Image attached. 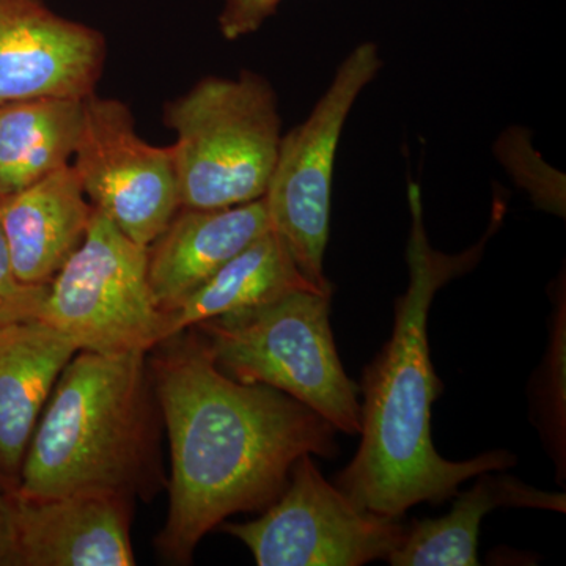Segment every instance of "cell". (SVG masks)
I'll return each instance as SVG.
<instances>
[{
  "mask_svg": "<svg viewBox=\"0 0 566 566\" xmlns=\"http://www.w3.org/2000/svg\"><path fill=\"white\" fill-rule=\"evenodd\" d=\"M74 172L85 197L134 243L148 248L180 210L174 147H155L136 132L120 99H84Z\"/></svg>",
  "mask_w": 566,
  "mask_h": 566,
  "instance_id": "9",
  "label": "cell"
},
{
  "mask_svg": "<svg viewBox=\"0 0 566 566\" xmlns=\"http://www.w3.org/2000/svg\"><path fill=\"white\" fill-rule=\"evenodd\" d=\"M133 501L106 493L18 494L20 566H133Z\"/></svg>",
  "mask_w": 566,
  "mask_h": 566,
  "instance_id": "11",
  "label": "cell"
},
{
  "mask_svg": "<svg viewBox=\"0 0 566 566\" xmlns=\"http://www.w3.org/2000/svg\"><path fill=\"white\" fill-rule=\"evenodd\" d=\"M144 352H77L32 436L18 494L106 493L151 501L164 488L161 409Z\"/></svg>",
  "mask_w": 566,
  "mask_h": 566,
  "instance_id": "3",
  "label": "cell"
},
{
  "mask_svg": "<svg viewBox=\"0 0 566 566\" xmlns=\"http://www.w3.org/2000/svg\"><path fill=\"white\" fill-rule=\"evenodd\" d=\"M281 3L282 0H223L219 31L229 41L251 35L274 17Z\"/></svg>",
  "mask_w": 566,
  "mask_h": 566,
  "instance_id": "21",
  "label": "cell"
},
{
  "mask_svg": "<svg viewBox=\"0 0 566 566\" xmlns=\"http://www.w3.org/2000/svg\"><path fill=\"white\" fill-rule=\"evenodd\" d=\"M153 349L172 464L169 515L155 546L164 560L188 565L227 517L273 504L301 457L337 455V430L282 390L223 374L193 327Z\"/></svg>",
  "mask_w": 566,
  "mask_h": 566,
  "instance_id": "1",
  "label": "cell"
},
{
  "mask_svg": "<svg viewBox=\"0 0 566 566\" xmlns=\"http://www.w3.org/2000/svg\"><path fill=\"white\" fill-rule=\"evenodd\" d=\"M106 57L102 32L61 17L46 0H0V104L85 99Z\"/></svg>",
  "mask_w": 566,
  "mask_h": 566,
  "instance_id": "10",
  "label": "cell"
},
{
  "mask_svg": "<svg viewBox=\"0 0 566 566\" xmlns=\"http://www.w3.org/2000/svg\"><path fill=\"white\" fill-rule=\"evenodd\" d=\"M260 566H360L400 545V517L365 510L327 482L312 455L301 457L281 495L249 523H223Z\"/></svg>",
  "mask_w": 566,
  "mask_h": 566,
  "instance_id": "8",
  "label": "cell"
},
{
  "mask_svg": "<svg viewBox=\"0 0 566 566\" xmlns=\"http://www.w3.org/2000/svg\"><path fill=\"white\" fill-rule=\"evenodd\" d=\"M294 290L318 292L301 273L279 234L268 230L167 314L164 340L207 319L270 303Z\"/></svg>",
  "mask_w": 566,
  "mask_h": 566,
  "instance_id": "16",
  "label": "cell"
},
{
  "mask_svg": "<svg viewBox=\"0 0 566 566\" xmlns=\"http://www.w3.org/2000/svg\"><path fill=\"white\" fill-rule=\"evenodd\" d=\"M93 211L71 164L3 197L0 227L18 277L51 285L85 240Z\"/></svg>",
  "mask_w": 566,
  "mask_h": 566,
  "instance_id": "13",
  "label": "cell"
},
{
  "mask_svg": "<svg viewBox=\"0 0 566 566\" xmlns=\"http://www.w3.org/2000/svg\"><path fill=\"white\" fill-rule=\"evenodd\" d=\"M495 158L538 210L565 218V175L551 167L532 145V133L521 126L506 128L494 144Z\"/></svg>",
  "mask_w": 566,
  "mask_h": 566,
  "instance_id": "19",
  "label": "cell"
},
{
  "mask_svg": "<svg viewBox=\"0 0 566 566\" xmlns=\"http://www.w3.org/2000/svg\"><path fill=\"white\" fill-rule=\"evenodd\" d=\"M166 318L148 281V248L93 211L85 240L51 282L39 319L80 352L150 353L164 340Z\"/></svg>",
  "mask_w": 566,
  "mask_h": 566,
  "instance_id": "7",
  "label": "cell"
},
{
  "mask_svg": "<svg viewBox=\"0 0 566 566\" xmlns=\"http://www.w3.org/2000/svg\"><path fill=\"white\" fill-rule=\"evenodd\" d=\"M501 506L565 513L566 499L565 494L538 490L512 475L485 472L474 486L457 493L455 504L446 516L416 520L405 527L400 545L387 562L394 566L479 565L476 549L483 517Z\"/></svg>",
  "mask_w": 566,
  "mask_h": 566,
  "instance_id": "15",
  "label": "cell"
},
{
  "mask_svg": "<svg viewBox=\"0 0 566 566\" xmlns=\"http://www.w3.org/2000/svg\"><path fill=\"white\" fill-rule=\"evenodd\" d=\"M565 293L557 297L551 327L549 348L543 363L542 375L535 389V416L551 457L558 471L565 475L566 460V406H565V359H566V311ZM558 472V474H560Z\"/></svg>",
  "mask_w": 566,
  "mask_h": 566,
  "instance_id": "18",
  "label": "cell"
},
{
  "mask_svg": "<svg viewBox=\"0 0 566 566\" xmlns=\"http://www.w3.org/2000/svg\"><path fill=\"white\" fill-rule=\"evenodd\" d=\"M333 294L294 290L244 311L196 324L230 378L282 390L318 412L335 430L359 434V387L335 348Z\"/></svg>",
  "mask_w": 566,
  "mask_h": 566,
  "instance_id": "5",
  "label": "cell"
},
{
  "mask_svg": "<svg viewBox=\"0 0 566 566\" xmlns=\"http://www.w3.org/2000/svg\"><path fill=\"white\" fill-rule=\"evenodd\" d=\"M381 69V55L371 41L346 55L311 115L283 134L263 197L271 229L304 277L322 293L334 294L324 275V253L329 241L335 156L354 103Z\"/></svg>",
  "mask_w": 566,
  "mask_h": 566,
  "instance_id": "6",
  "label": "cell"
},
{
  "mask_svg": "<svg viewBox=\"0 0 566 566\" xmlns=\"http://www.w3.org/2000/svg\"><path fill=\"white\" fill-rule=\"evenodd\" d=\"M0 566H20L18 486L0 476Z\"/></svg>",
  "mask_w": 566,
  "mask_h": 566,
  "instance_id": "22",
  "label": "cell"
},
{
  "mask_svg": "<svg viewBox=\"0 0 566 566\" xmlns=\"http://www.w3.org/2000/svg\"><path fill=\"white\" fill-rule=\"evenodd\" d=\"M84 125V99L0 104V200L70 166Z\"/></svg>",
  "mask_w": 566,
  "mask_h": 566,
  "instance_id": "17",
  "label": "cell"
},
{
  "mask_svg": "<svg viewBox=\"0 0 566 566\" xmlns=\"http://www.w3.org/2000/svg\"><path fill=\"white\" fill-rule=\"evenodd\" d=\"M172 129L180 207L214 210L266 193L282 140L277 95L262 74L202 77L164 104Z\"/></svg>",
  "mask_w": 566,
  "mask_h": 566,
  "instance_id": "4",
  "label": "cell"
},
{
  "mask_svg": "<svg viewBox=\"0 0 566 566\" xmlns=\"http://www.w3.org/2000/svg\"><path fill=\"white\" fill-rule=\"evenodd\" d=\"M50 285H31L18 277L0 227V326L40 318Z\"/></svg>",
  "mask_w": 566,
  "mask_h": 566,
  "instance_id": "20",
  "label": "cell"
},
{
  "mask_svg": "<svg viewBox=\"0 0 566 566\" xmlns=\"http://www.w3.org/2000/svg\"><path fill=\"white\" fill-rule=\"evenodd\" d=\"M77 352L39 318L0 326V476L17 486L41 412Z\"/></svg>",
  "mask_w": 566,
  "mask_h": 566,
  "instance_id": "14",
  "label": "cell"
},
{
  "mask_svg": "<svg viewBox=\"0 0 566 566\" xmlns=\"http://www.w3.org/2000/svg\"><path fill=\"white\" fill-rule=\"evenodd\" d=\"M408 200V289L395 301L392 335L364 370L363 439L335 483L357 505L390 517L403 516L422 502L441 504L455 497L465 480L516 464L506 450L465 461H449L436 452L431 408L442 382L431 363L428 314L436 293L479 262L486 238L460 255L436 251L424 232L422 193L415 182Z\"/></svg>",
  "mask_w": 566,
  "mask_h": 566,
  "instance_id": "2",
  "label": "cell"
},
{
  "mask_svg": "<svg viewBox=\"0 0 566 566\" xmlns=\"http://www.w3.org/2000/svg\"><path fill=\"white\" fill-rule=\"evenodd\" d=\"M271 230L264 199L237 207H180L148 245V281L164 314H170L245 245Z\"/></svg>",
  "mask_w": 566,
  "mask_h": 566,
  "instance_id": "12",
  "label": "cell"
}]
</instances>
